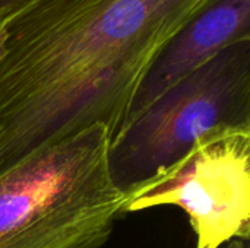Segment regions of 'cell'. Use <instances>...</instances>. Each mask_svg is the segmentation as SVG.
I'll list each match as a JSON object with an SVG mask.
<instances>
[{
    "instance_id": "cell-1",
    "label": "cell",
    "mask_w": 250,
    "mask_h": 248,
    "mask_svg": "<svg viewBox=\"0 0 250 248\" xmlns=\"http://www.w3.org/2000/svg\"><path fill=\"white\" fill-rule=\"evenodd\" d=\"M218 0H31L0 25V174L94 124L125 129L167 44Z\"/></svg>"
},
{
    "instance_id": "cell-2",
    "label": "cell",
    "mask_w": 250,
    "mask_h": 248,
    "mask_svg": "<svg viewBox=\"0 0 250 248\" xmlns=\"http://www.w3.org/2000/svg\"><path fill=\"white\" fill-rule=\"evenodd\" d=\"M111 136L94 124L0 174V248H103L123 218Z\"/></svg>"
},
{
    "instance_id": "cell-3",
    "label": "cell",
    "mask_w": 250,
    "mask_h": 248,
    "mask_svg": "<svg viewBox=\"0 0 250 248\" xmlns=\"http://www.w3.org/2000/svg\"><path fill=\"white\" fill-rule=\"evenodd\" d=\"M250 124V41L233 45L138 114L111 142L114 183L127 189L185 155L221 126Z\"/></svg>"
},
{
    "instance_id": "cell-4",
    "label": "cell",
    "mask_w": 250,
    "mask_h": 248,
    "mask_svg": "<svg viewBox=\"0 0 250 248\" xmlns=\"http://www.w3.org/2000/svg\"><path fill=\"white\" fill-rule=\"evenodd\" d=\"M123 191V216L160 206L182 209L196 248L249 241L250 124L211 130L173 164Z\"/></svg>"
},
{
    "instance_id": "cell-5",
    "label": "cell",
    "mask_w": 250,
    "mask_h": 248,
    "mask_svg": "<svg viewBox=\"0 0 250 248\" xmlns=\"http://www.w3.org/2000/svg\"><path fill=\"white\" fill-rule=\"evenodd\" d=\"M249 41L250 0L215 1L189 22L161 51L139 88L127 123L220 53Z\"/></svg>"
},
{
    "instance_id": "cell-6",
    "label": "cell",
    "mask_w": 250,
    "mask_h": 248,
    "mask_svg": "<svg viewBox=\"0 0 250 248\" xmlns=\"http://www.w3.org/2000/svg\"><path fill=\"white\" fill-rule=\"evenodd\" d=\"M31 0H0V23Z\"/></svg>"
},
{
    "instance_id": "cell-7",
    "label": "cell",
    "mask_w": 250,
    "mask_h": 248,
    "mask_svg": "<svg viewBox=\"0 0 250 248\" xmlns=\"http://www.w3.org/2000/svg\"><path fill=\"white\" fill-rule=\"evenodd\" d=\"M220 248H249V244L245 240H231L230 243L221 246Z\"/></svg>"
},
{
    "instance_id": "cell-8",
    "label": "cell",
    "mask_w": 250,
    "mask_h": 248,
    "mask_svg": "<svg viewBox=\"0 0 250 248\" xmlns=\"http://www.w3.org/2000/svg\"><path fill=\"white\" fill-rule=\"evenodd\" d=\"M4 39H6V31H4L3 25H0V57L4 50Z\"/></svg>"
}]
</instances>
